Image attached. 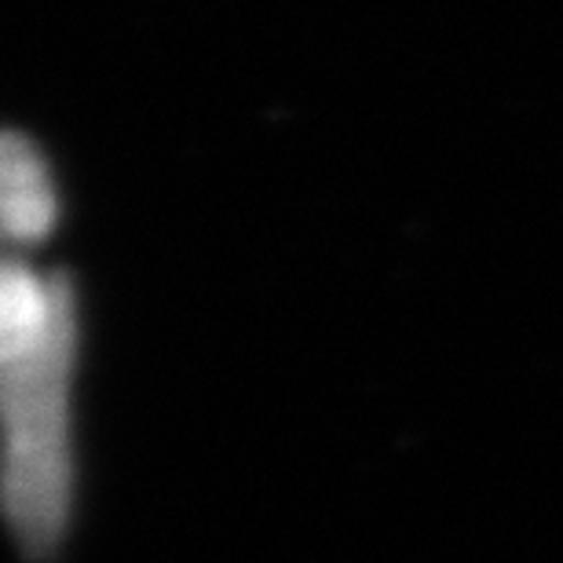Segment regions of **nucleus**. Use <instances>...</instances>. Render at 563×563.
<instances>
[{
    "instance_id": "f257e3e1",
    "label": "nucleus",
    "mask_w": 563,
    "mask_h": 563,
    "mask_svg": "<svg viewBox=\"0 0 563 563\" xmlns=\"http://www.w3.org/2000/svg\"><path fill=\"white\" fill-rule=\"evenodd\" d=\"M8 418V516L30 556L59 542L70 509L66 385L74 366V289L63 275L37 278L19 261L0 292Z\"/></svg>"
},
{
    "instance_id": "f03ea898",
    "label": "nucleus",
    "mask_w": 563,
    "mask_h": 563,
    "mask_svg": "<svg viewBox=\"0 0 563 563\" xmlns=\"http://www.w3.org/2000/svg\"><path fill=\"white\" fill-rule=\"evenodd\" d=\"M55 223V195L41 154L19 132L4 140V228L15 242H33Z\"/></svg>"
}]
</instances>
